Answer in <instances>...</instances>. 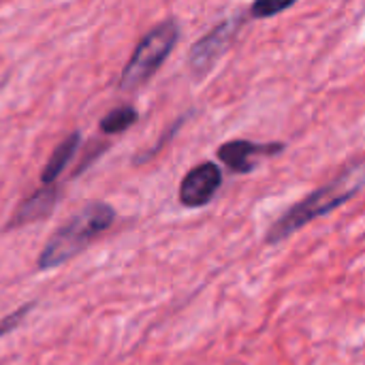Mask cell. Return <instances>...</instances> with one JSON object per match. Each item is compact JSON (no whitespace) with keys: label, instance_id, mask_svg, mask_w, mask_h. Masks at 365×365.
I'll use <instances>...</instances> for the list:
<instances>
[{"label":"cell","instance_id":"6da1fadb","mask_svg":"<svg viewBox=\"0 0 365 365\" xmlns=\"http://www.w3.org/2000/svg\"><path fill=\"white\" fill-rule=\"evenodd\" d=\"M365 186V158L355 160L349 165L338 178H334L323 188L314 190L306 199L297 201L293 207H289L265 233V244H278L293 235L295 231L304 229L312 220L338 210L346 201H351Z\"/></svg>","mask_w":365,"mask_h":365},{"label":"cell","instance_id":"7a4b0ae2","mask_svg":"<svg viewBox=\"0 0 365 365\" xmlns=\"http://www.w3.org/2000/svg\"><path fill=\"white\" fill-rule=\"evenodd\" d=\"M113 220H115V212L111 205L90 203L49 237V242L38 255L36 267L41 272H47L71 261L83 248H88L98 235H103L113 225Z\"/></svg>","mask_w":365,"mask_h":365},{"label":"cell","instance_id":"3957f363","mask_svg":"<svg viewBox=\"0 0 365 365\" xmlns=\"http://www.w3.org/2000/svg\"><path fill=\"white\" fill-rule=\"evenodd\" d=\"M180 38V26L173 17L160 21L154 26L135 47L130 60L126 62L122 77H120V90H137L145 81H150L158 68L165 64L169 53L173 51L175 43Z\"/></svg>","mask_w":365,"mask_h":365},{"label":"cell","instance_id":"277c9868","mask_svg":"<svg viewBox=\"0 0 365 365\" xmlns=\"http://www.w3.org/2000/svg\"><path fill=\"white\" fill-rule=\"evenodd\" d=\"M250 17V13L242 11L233 17H227L222 19L218 26H214L205 36H201L192 47H190V53H188V68L190 73L201 79L205 77L214 64L225 56V51H229L231 43L235 41L240 28L246 24V19Z\"/></svg>","mask_w":365,"mask_h":365},{"label":"cell","instance_id":"5b68a950","mask_svg":"<svg viewBox=\"0 0 365 365\" xmlns=\"http://www.w3.org/2000/svg\"><path fill=\"white\" fill-rule=\"evenodd\" d=\"M284 150V143L269 141L259 143L250 139H231L218 148V158L229 167L231 173H250L261 158L276 156Z\"/></svg>","mask_w":365,"mask_h":365},{"label":"cell","instance_id":"8992f818","mask_svg":"<svg viewBox=\"0 0 365 365\" xmlns=\"http://www.w3.org/2000/svg\"><path fill=\"white\" fill-rule=\"evenodd\" d=\"M220 186H222L220 167L214 163H201L184 175L178 197L184 207H203L216 197Z\"/></svg>","mask_w":365,"mask_h":365},{"label":"cell","instance_id":"52a82bcc","mask_svg":"<svg viewBox=\"0 0 365 365\" xmlns=\"http://www.w3.org/2000/svg\"><path fill=\"white\" fill-rule=\"evenodd\" d=\"M58 201V188L56 186H43L38 188L34 195H30L26 201H21V205L15 210V214L11 216L9 229L13 227H24L30 222H38L43 218H47Z\"/></svg>","mask_w":365,"mask_h":365},{"label":"cell","instance_id":"ba28073f","mask_svg":"<svg viewBox=\"0 0 365 365\" xmlns=\"http://www.w3.org/2000/svg\"><path fill=\"white\" fill-rule=\"evenodd\" d=\"M79 133H71L68 137H64L58 148L53 150V154L49 156L47 165L43 167V173H41V182L43 186H53V182L62 175V171L66 169V165L71 163L73 154L77 152V145H79Z\"/></svg>","mask_w":365,"mask_h":365},{"label":"cell","instance_id":"9c48e42d","mask_svg":"<svg viewBox=\"0 0 365 365\" xmlns=\"http://www.w3.org/2000/svg\"><path fill=\"white\" fill-rule=\"evenodd\" d=\"M139 113L133 105H120L111 109L103 120H101V133L103 135H120L126 128H130L137 122Z\"/></svg>","mask_w":365,"mask_h":365},{"label":"cell","instance_id":"30bf717a","mask_svg":"<svg viewBox=\"0 0 365 365\" xmlns=\"http://www.w3.org/2000/svg\"><path fill=\"white\" fill-rule=\"evenodd\" d=\"M293 4H295V0H257L255 4H250L248 13H250V17H257V19L274 17V15L291 9Z\"/></svg>","mask_w":365,"mask_h":365},{"label":"cell","instance_id":"8fae6325","mask_svg":"<svg viewBox=\"0 0 365 365\" xmlns=\"http://www.w3.org/2000/svg\"><path fill=\"white\" fill-rule=\"evenodd\" d=\"M34 308V304H24L21 308H17L15 312H11V314H6L2 321H0V338L2 336H6V334H11L13 329H17L19 327V323L28 317V312Z\"/></svg>","mask_w":365,"mask_h":365},{"label":"cell","instance_id":"7c38bea8","mask_svg":"<svg viewBox=\"0 0 365 365\" xmlns=\"http://www.w3.org/2000/svg\"><path fill=\"white\" fill-rule=\"evenodd\" d=\"M105 150H107V143H92V150L88 152V158H86L83 163H79V165H77V171H75V173H81V171H83V169L94 160V158H98V156H101V152H105Z\"/></svg>","mask_w":365,"mask_h":365}]
</instances>
